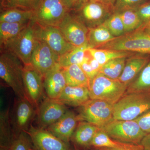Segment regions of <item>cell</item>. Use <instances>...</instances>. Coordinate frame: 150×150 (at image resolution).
I'll use <instances>...</instances> for the list:
<instances>
[{
	"instance_id": "cell-4",
	"label": "cell",
	"mask_w": 150,
	"mask_h": 150,
	"mask_svg": "<svg viewBox=\"0 0 150 150\" xmlns=\"http://www.w3.org/2000/svg\"><path fill=\"white\" fill-rule=\"evenodd\" d=\"M96 48L150 54V35L139 28L115 37L111 41Z\"/></svg>"
},
{
	"instance_id": "cell-48",
	"label": "cell",
	"mask_w": 150,
	"mask_h": 150,
	"mask_svg": "<svg viewBox=\"0 0 150 150\" xmlns=\"http://www.w3.org/2000/svg\"><path fill=\"white\" fill-rule=\"evenodd\" d=\"M96 150V149H94V150Z\"/></svg>"
},
{
	"instance_id": "cell-10",
	"label": "cell",
	"mask_w": 150,
	"mask_h": 150,
	"mask_svg": "<svg viewBox=\"0 0 150 150\" xmlns=\"http://www.w3.org/2000/svg\"><path fill=\"white\" fill-rule=\"evenodd\" d=\"M35 106L27 98H17L11 114V123L14 137L26 132L35 117Z\"/></svg>"
},
{
	"instance_id": "cell-19",
	"label": "cell",
	"mask_w": 150,
	"mask_h": 150,
	"mask_svg": "<svg viewBox=\"0 0 150 150\" xmlns=\"http://www.w3.org/2000/svg\"><path fill=\"white\" fill-rule=\"evenodd\" d=\"M90 99L88 87L67 86L57 100L66 105L81 107Z\"/></svg>"
},
{
	"instance_id": "cell-28",
	"label": "cell",
	"mask_w": 150,
	"mask_h": 150,
	"mask_svg": "<svg viewBox=\"0 0 150 150\" xmlns=\"http://www.w3.org/2000/svg\"><path fill=\"white\" fill-rule=\"evenodd\" d=\"M150 93V61L143 68L137 78L128 86L126 93Z\"/></svg>"
},
{
	"instance_id": "cell-35",
	"label": "cell",
	"mask_w": 150,
	"mask_h": 150,
	"mask_svg": "<svg viewBox=\"0 0 150 150\" xmlns=\"http://www.w3.org/2000/svg\"><path fill=\"white\" fill-rule=\"evenodd\" d=\"M9 150H33L32 142L27 133L22 132L15 137Z\"/></svg>"
},
{
	"instance_id": "cell-11",
	"label": "cell",
	"mask_w": 150,
	"mask_h": 150,
	"mask_svg": "<svg viewBox=\"0 0 150 150\" xmlns=\"http://www.w3.org/2000/svg\"><path fill=\"white\" fill-rule=\"evenodd\" d=\"M57 27L67 41L74 47H81L88 44V28L70 11Z\"/></svg>"
},
{
	"instance_id": "cell-3",
	"label": "cell",
	"mask_w": 150,
	"mask_h": 150,
	"mask_svg": "<svg viewBox=\"0 0 150 150\" xmlns=\"http://www.w3.org/2000/svg\"><path fill=\"white\" fill-rule=\"evenodd\" d=\"M128 86L118 79L107 77L98 73L89 81L91 99H100L115 104L126 93Z\"/></svg>"
},
{
	"instance_id": "cell-27",
	"label": "cell",
	"mask_w": 150,
	"mask_h": 150,
	"mask_svg": "<svg viewBox=\"0 0 150 150\" xmlns=\"http://www.w3.org/2000/svg\"><path fill=\"white\" fill-rule=\"evenodd\" d=\"M33 16V11L18 8L1 10L0 22L22 23L31 21Z\"/></svg>"
},
{
	"instance_id": "cell-14",
	"label": "cell",
	"mask_w": 150,
	"mask_h": 150,
	"mask_svg": "<svg viewBox=\"0 0 150 150\" xmlns=\"http://www.w3.org/2000/svg\"><path fill=\"white\" fill-rule=\"evenodd\" d=\"M26 133L32 142L33 150H71L69 143L57 138L47 129L31 125Z\"/></svg>"
},
{
	"instance_id": "cell-13",
	"label": "cell",
	"mask_w": 150,
	"mask_h": 150,
	"mask_svg": "<svg viewBox=\"0 0 150 150\" xmlns=\"http://www.w3.org/2000/svg\"><path fill=\"white\" fill-rule=\"evenodd\" d=\"M35 24L37 39L45 42L59 56L75 48L67 41L58 27Z\"/></svg>"
},
{
	"instance_id": "cell-43",
	"label": "cell",
	"mask_w": 150,
	"mask_h": 150,
	"mask_svg": "<svg viewBox=\"0 0 150 150\" xmlns=\"http://www.w3.org/2000/svg\"><path fill=\"white\" fill-rule=\"evenodd\" d=\"M140 28H142L143 30L150 35V22L147 23L143 25Z\"/></svg>"
},
{
	"instance_id": "cell-16",
	"label": "cell",
	"mask_w": 150,
	"mask_h": 150,
	"mask_svg": "<svg viewBox=\"0 0 150 150\" xmlns=\"http://www.w3.org/2000/svg\"><path fill=\"white\" fill-rule=\"evenodd\" d=\"M23 79L26 98L35 107H38L44 90L43 76L32 66H24Z\"/></svg>"
},
{
	"instance_id": "cell-2",
	"label": "cell",
	"mask_w": 150,
	"mask_h": 150,
	"mask_svg": "<svg viewBox=\"0 0 150 150\" xmlns=\"http://www.w3.org/2000/svg\"><path fill=\"white\" fill-rule=\"evenodd\" d=\"M150 110V93H125L113 105V120L132 121Z\"/></svg>"
},
{
	"instance_id": "cell-46",
	"label": "cell",
	"mask_w": 150,
	"mask_h": 150,
	"mask_svg": "<svg viewBox=\"0 0 150 150\" xmlns=\"http://www.w3.org/2000/svg\"><path fill=\"white\" fill-rule=\"evenodd\" d=\"M74 150H80L79 148L77 147L76 146H75V149Z\"/></svg>"
},
{
	"instance_id": "cell-6",
	"label": "cell",
	"mask_w": 150,
	"mask_h": 150,
	"mask_svg": "<svg viewBox=\"0 0 150 150\" xmlns=\"http://www.w3.org/2000/svg\"><path fill=\"white\" fill-rule=\"evenodd\" d=\"M37 40L36 24L31 20L29 24L3 49L8 50L17 56L24 66H31V57Z\"/></svg>"
},
{
	"instance_id": "cell-8",
	"label": "cell",
	"mask_w": 150,
	"mask_h": 150,
	"mask_svg": "<svg viewBox=\"0 0 150 150\" xmlns=\"http://www.w3.org/2000/svg\"><path fill=\"white\" fill-rule=\"evenodd\" d=\"M100 129L112 139L133 144H140L143 138L147 135L135 120H113Z\"/></svg>"
},
{
	"instance_id": "cell-5",
	"label": "cell",
	"mask_w": 150,
	"mask_h": 150,
	"mask_svg": "<svg viewBox=\"0 0 150 150\" xmlns=\"http://www.w3.org/2000/svg\"><path fill=\"white\" fill-rule=\"evenodd\" d=\"M70 12L89 29L102 24L114 13V7L98 0H88Z\"/></svg>"
},
{
	"instance_id": "cell-15",
	"label": "cell",
	"mask_w": 150,
	"mask_h": 150,
	"mask_svg": "<svg viewBox=\"0 0 150 150\" xmlns=\"http://www.w3.org/2000/svg\"><path fill=\"white\" fill-rule=\"evenodd\" d=\"M68 110L66 105L58 100L46 98L38 107L37 122L39 128L47 129L60 120Z\"/></svg>"
},
{
	"instance_id": "cell-1",
	"label": "cell",
	"mask_w": 150,
	"mask_h": 150,
	"mask_svg": "<svg viewBox=\"0 0 150 150\" xmlns=\"http://www.w3.org/2000/svg\"><path fill=\"white\" fill-rule=\"evenodd\" d=\"M23 68L22 62L13 53L6 49L1 50L0 77L12 88L17 98H27L23 83Z\"/></svg>"
},
{
	"instance_id": "cell-41",
	"label": "cell",
	"mask_w": 150,
	"mask_h": 150,
	"mask_svg": "<svg viewBox=\"0 0 150 150\" xmlns=\"http://www.w3.org/2000/svg\"><path fill=\"white\" fill-rule=\"evenodd\" d=\"M70 11L79 8L85 1L84 0H62Z\"/></svg>"
},
{
	"instance_id": "cell-20",
	"label": "cell",
	"mask_w": 150,
	"mask_h": 150,
	"mask_svg": "<svg viewBox=\"0 0 150 150\" xmlns=\"http://www.w3.org/2000/svg\"><path fill=\"white\" fill-rule=\"evenodd\" d=\"M148 57L134 55L126 59L123 72L118 80L127 86L137 78L149 61Z\"/></svg>"
},
{
	"instance_id": "cell-32",
	"label": "cell",
	"mask_w": 150,
	"mask_h": 150,
	"mask_svg": "<svg viewBox=\"0 0 150 150\" xmlns=\"http://www.w3.org/2000/svg\"><path fill=\"white\" fill-rule=\"evenodd\" d=\"M119 13L124 25L126 33L136 30L143 25V22L135 9L127 10Z\"/></svg>"
},
{
	"instance_id": "cell-33",
	"label": "cell",
	"mask_w": 150,
	"mask_h": 150,
	"mask_svg": "<svg viewBox=\"0 0 150 150\" xmlns=\"http://www.w3.org/2000/svg\"><path fill=\"white\" fill-rule=\"evenodd\" d=\"M41 0H1V10L18 8L33 11L37 9Z\"/></svg>"
},
{
	"instance_id": "cell-24",
	"label": "cell",
	"mask_w": 150,
	"mask_h": 150,
	"mask_svg": "<svg viewBox=\"0 0 150 150\" xmlns=\"http://www.w3.org/2000/svg\"><path fill=\"white\" fill-rule=\"evenodd\" d=\"M87 51L92 57L98 62L101 67L110 60L118 58H128L137 54V53L129 51L91 48L88 49Z\"/></svg>"
},
{
	"instance_id": "cell-18",
	"label": "cell",
	"mask_w": 150,
	"mask_h": 150,
	"mask_svg": "<svg viewBox=\"0 0 150 150\" xmlns=\"http://www.w3.org/2000/svg\"><path fill=\"white\" fill-rule=\"evenodd\" d=\"M44 90L48 98L58 99L67 86L63 68L57 65L44 76Z\"/></svg>"
},
{
	"instance_id": "cell-47",
	"label": "cell",
	"mask_w": 150,
	"mask_h": 150,
	"mask_svg": "<svg viewBox=\"0 0 150 150\" xmlns=\"http://www.w3.org/2000/svg\"><path fill=\"white\" fill-rule=\"evenodd\" d=\"M85 1H88V0H84Z\"/></svg>"
},
{
	"instance_id": "cell-31",
	"label": "cell",
	"mask_w": 150,
	"mask_h": 150,
	"mask_svg": "<svg viewBox=\"0 0 150 150\" xmlns=\"http://www.w3.org/2000/svg\"><path fill=\"white\" fill-rule=\"evenodd\" d=\"M123 143L112 139L100 129L92 140L90 147L94 149L100 148H117L121 146Z\"/></svg>"
},
{
	"instance_id": "cell-22",
	"label": "cell",
	"mask_w": 150,
	"mask_h": 150,
	"mask_svg": "<svg viewBox=\"0 0 150 150\" xmlns=\"http://www.w3.org/2000/svg\"><path fill=\"white\" fill-rule=\"evenodd\" d=\"M13 131L11 123L9 107L1 106L0 112V148L9 149L13 141Z\"/></svg>"
},
{
	"instance_id": "cell-12",
	"label": "cell",
	"mask_w": 150,
	"mask_h": 150,
	"mask_svg": "<svg viewBox=\"0 0 150 150\" xmlns=\"http://www.w3.org/2000/svg\"><path fill=\"white\" fill-rule=\"evenodd\" d=\"M60 56L45 42L37 39L33 52L31 66L43 76L59 64Z\"/></svg>"
},
{
	"instance_id": "cell-25",
	"label": "cell",
	"mask_w": 150,
	"mask_h": 150,
	"mask_svg": "<svg viewBox=\"0 0 150 150\" xmlns=\"http://www.w3.org/2000/svg\"><path fill=\"white\" fill-rule=\"evenodd\" d=\"M30 21L22 23L0 22L1 50L5 48L8 43L16 37Z\"/></svg>"
},
{
	"instance_id": "cell-26",
	"label": "cell",
	"mask_w": 150,
	"mask_h": 150,
	"mask_svg": "<svg viewBox=\"0 0 150 150\" xmlns=\"http://www.w3.org/2000/svg\"><path fill=\"white\" fill-rule=\"evenodd\" d=\"M88 30V43L91 48H97L115 38L103 24Z\"/></svg>"
},
{
	"instance_id": "cell-36",
	"label": "cell",
	"mask_w": 150,
	"mask_h": 150,
	"mask_svg": "<svg viewBox=\"0 0 150 150\" xmlns=\"http://www.w3.org/2000/svg\"><path fill=\"white\" fill-rule=\"evenodd\" d=\"M148 0H116L114 4V12H121L130 9H136Z\"/></svg>"
},
{
	"instance_id": "cell-42",
	"label": "cell",
	"mask_w": 150,
	"mask_h": 150,
	"mask_svg": "<svg viewBox=\"0 0 150 150\" xmlns=\"http://www.w3.org/2000/svg\"><path fill=\"white\" fill-rule=\"evenodd\" d=\"M140 144L144 150H150V134H147L143 138Z\"/></svg>"
},
{
	"instance_id": "cell-21",
	"label": "cell",
	"mask_w": 150,
	"mask_h": 150,
	"mask_svg": "<svg viewBox=\"0 0 150 150\" xmlns=\"http://www.w3.org/2000/svg\"><path fill=\"white\" fill-rule=\"evenodd\" d=\"M100 129L99 127L91 123L81 121L77 126L71 141L75 145L81 147L90 148L92 140Z\"/></svg>"
},
{
	"instance_id": "cell-30",
	"label": "cell",
	"mask_w": 150,
	"mask_h": 150,
	"mask_svg": "<svg viewBox=\"0 0 150 150\" xmlns=\"http://www.w3.org/2000/svg\"><path fill=\"white\" fill-rule=\"evenodd\" d=\"M127 59L121 58L110 60L102 66L99 73L110 79H118L123 72Z\"/></svg>"
},
{
	"instance_id": "cell-29",
	"label": "cell",
	"mask_w": 150,
	"mask_h": 150,
	"mask_svg": "<svg viewBox=\"0 0 150 150\" xmlns=\"http://www.w3.org/2000/svg\"><path fill=\"white\" fill-rule=\"evenodd\" d=\"M91 48L88 44L81 47H75L72 50L60 56L59 64L63 68L71 65H80L84 60L87 50Z\"/></svg>"
},
{
	"instance_id": "cell-45",
	"label": "cell",
	"mask_w": 150,
	"mask_h": 150,
	"mask_svg": "<svg viewBox=\"0 0 150 150\" xmlns=\"http://www.w3.org/2000/svg\"><path fill=\"white\" fill-rule=\"evenodd\" d=\"M0 150H9L8 149H4V148H0Z\"/></svg>"
},
{
	"instance_id": "cell-38",
	"label": "cell",
	"mask_w": 150,
	"mask_h": 150,
	"mask_svg": "<svg viewBox=\"0 0 150 150\" xmlns=\"http://www.w3.org/2000/svg\"><path fill=\"white\" fill-rule=\"evenodd\" d=\"M135 120L145 133L150 134V110L140 115Z\"/></svg>"
},
{
	"instance_id": "cell-17",
	"label": "cell",
	"mask_w": 150,
	"mask_h": 150,
	"mask_svg": "<svg viewBox=\"0 0 150 150\" xmlns=\"http://www.w3.org/2000/svg\"><path fill=\"white\" fill-rule=\"evenodd\" d=\"M79 121L78 115L71 110H68L60 120L46 129L57 138L69 143Z\"/></svg>"
},
{
	"instance_id": "cell-7",
	"label": "cell",
	"mask_w": 150,
	"mask_h": 150,
	"mask_svg": "<svg viewBox=\"0 0 150 150\" xmlns=\"http://www.w3.org/2000/svg\"><path fill=\"white\" fill-rule=\"evenodd\" d=\"M113 105L100 99H91L81 106L79 121H84L101 129L113 120Z\"/></svg>"
},
{
	"instance_id": "cell-37",
	"label": "cell",
	"mask_w": 150,
	"mask_h": 150,
	"mask_svg": "<svg viewBox=\"0 0 150 150\" xmlns=\"http://www.w3.org/2000/svg\"><path fill=\"white\" fill-rule=\"evenodd\" d=\"M135 10L143 22V25L150 22V1H147Z\"/></svg>"
},
{
	"instance_id": "cell-40",
	"label": "cell",
	"mask_w": 150,
	"mask_h": 150,
	"mask_svg": "<svg viewBox=\"0 0 150 150\" xmlns=\"http://www.w3.org/2000/svg\"><path fill=\"white\" fill-rule=\"evenodd\" d=\"M97 150H144L140 144L123 143L121 147L117 148H100L96 149Z\"/></svg>"
},
{
	"instance_id": "cell-23",
	"label": "cell",
	"mask_w": 150,
	"mask_h": 150,
	"mask_svg": "<svg viewBox=\"0 0 150 150\" xmlns=\"http://www.w3.org/2000/svg\"><path fill=\"white\" fill-rule=\"evenodd\" d=\"M63 69L67 86L88 87L89 79L80 65H72Z\"/></svg>"
},
{
	"instance_id": "cell-39",
	"label": "cell",
	"mask_w": 150,
	"mask_h": 150,
	"mask_svg": "<svg viewBox=\"0 0 150 150\" xmlns=\"http://www.w3.org/2000/svg\"><path fill=\"white\" fill-rule=\"evenodd\" d=\"M80 65L86 75L87 76L89 81L92 79L98 73L94 69L90 64L88 61V55L87 51L84 60Z\"/></svg>"
},
{
	"instance_id": "cell-34",
	"label": "cell",
	"mask_w": 150,
	"mask_h": 150,
	"mask_svg": "<svg viewBox=\"0 0 150 150\" xmlns=\"http://www.w3.org/2000/svg\"><path fill=\"white\" fill-rule=\"evenodd\" d=\"M115 37L126 33L123 21L118 12H114L102 24Z\"/></svg>"
},
{
	"instance_id": "cell-9",
	"label": "cell",
	"mask_w": 150,
	"mask_h": 150,
	"mask_svg": "<svg viewBox=\"0 0 150 150\" xmlns=\"http://www.w3.org/2000/svg\"><path fill=\"white\" fill-rule=\"evenodd\" d=\"M69 11L62 0H41L32 20L41 25L57 27Z\"/></svg>"
},
{
	"instance_id": "cell-44",
	"label": "cell",
	"mask_w": 150,
	"mask_h": 150,
	"mask_svg": "<svg viewBox=\"0 0 150 150\" xmlns=\"http://www.w3.org/2000/svg\"><path fill=\"white\" fill-rule=\"evenodd\" d=\"M98 1L106 3V4H108L114 6L116 0H98Z\"/></svg>"
}]
</instances>
